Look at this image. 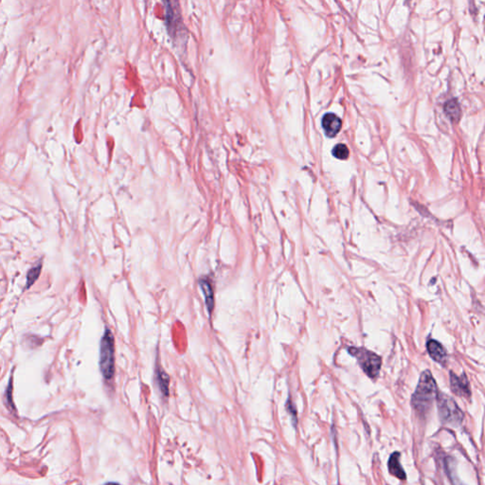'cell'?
I'll list each match as a JSON object with an SVG mask.
<instances>
[{
    "mask_svg": "<svg viewBox=\"0 0 485 485\" xmlns=\"http://www.w3.org/2000/svg\"><path fill=\"white\" fill-rule=\"evenodd\" d=\"M199 284L203 291L208 312L212 314V310L214 308V294H213L212 282L208 278H202L199 280Z\"/></svg>",
    "mask_w": 485,
    "mask_h": 485,
    "instance_id": "obj_10",
    "label": "cell"
},
{
    "mask_svg": "<svg viewBox=\"0 0 485 485\" xmlns=\"http://www.w3.org/2000/svg\"><path fill=\"white\" fill-rule=\"evenodd\" d=\"M321 125L328 138H334L341 129L342 122L339 117L334 113H327L321 120Z\"/></svg>",
    "mask_w": 485,
    "mask_h": 485,
    "instance_id": "obj_7",
    "label": "cell"
},
{
    "mask_svg": "<svg viewBox=\"0 0 485 485\" xmlns=\"http://www.w3.org/2000/svg\"><path fill=\"white\" fill-rule=\"evenodd\" d=\"M450 387L452 392L458 396L471 397L470 385L465 374L458 376L457 374L450 372Z\"/></svg>",
    "mask_w": 485,
    "mask_h": 485,
    "instance_id": "obj_6",
    "label": "cell"
},
{
    "mask_svg": "<svg viewBox=\"0 0 485 485\" xmlns=\"http://www.w3.org/2000/svg\"><path fill=\"white\" fill-rule=\"evenodd\" d=\"M438 393L437 384L431 372L428 370H424L420 376L419 383L411 399V404L417 413L426 414L432 406L433 402L437 399Z\"/></svg>",
    "mask_w": 485,
    "mask_h": 485,
    "instance_id": "obj_1",
    "label": "cell"
},
{
    "mask_svg": "<svg viewBox=\"0 0 485 485\" xmlns=\"http://www.w3.org/2000/svg\"><path fill=\"white\" fill-rule=\"evenodd\" d=\"M115 343L112 332L106 328L100 346V369L105 379L113 378L115 373Z\"/></svg>",
    "mask_w": 485,
    "mask_h": 485,
    "instance_id": "obj_2",
    "label": "cell"
},
{
    "mask_svg": "<svg viewBox=\"0 0 485 485\" xmlns=\"http://www.w3.org/2000/svg\"><path fill=\"white\" fill-rule=\"evenodd\" d=\"M156 380L159 386L161 393L164 396H169V385H170V377L165 370L158 367L156 370Z\"/></svg>",
    "mask_w": 485,
    "mask_h": 485,
    "instance_id": "obj_11",
    "label": "cell"
},
{
    "mask_svg": "<svg viewBox=\"0 0 485 485\" xmlns=\"http://www.w3.org/2000/svg\"><path fill=\"white\" fill-rule=\"evenodd\" d=\"M444 110L453 121H457L460 116L459 104L457 103L456 100H451L449 102H447L444 106Z\"/></svg>",
    "mask_w": 485,
    "mask_h": 485,
    "instance_id": "obj_12",
    "label": "cell"
},
{
    "mask_svg": "<svg viewBox=\"0 0 485 485\" xmlns=\"http://www.w3.org/2000/svg\"><path fill=\"white\" fill-rule=\"evenodd\" d=\"M437 401L439 416L442 423L452 426H457L462 423L464 414L451 397L439 392Z\"/></svg>",
    "mask_w": 485,
    "mask_h": 485,
    "instance_id": "obj_3",
    "label": "cell"
},
{
    "mask_svg": "<svg viewBox=\"0 0 485 485\" xmlns=\"http://www.w3.org/2000/svg\"><path fill=\"white\" fill-rule=\"evenodd\" d=\"M166 7V24L170 35L173 39H177V36H182L184 34L183 23L179 9V4L177 2H165Z\"/></svg>",
    "mask_w": 485,
    "mask_h": 485,
    "instance_id": "obj_5",
    "label": "cell"
},
{
    "mask_svg": "<svg viewBox=\"0 0 485 485\" xmlns=\"http://www.w3.org/2000/svg\"><path fill=\"white\" fill-rule=\"evenodd\" d=\"M105 485H120V484H119V483H116V482H108V483H106V484H105Z\"/></svg>",
    "mask_w": 485,
    "mask_h": 485,
    "instance_id": "obj_16",
    "label": "cell"
},
{
    "mask_svg": "<svg viewBox=\"0 0 485 485\" xmlns=\"http://www.w3.org/2000/svg\"><path fill=\"white\" fill-rule=\"evenodd\" d=\"M348 352L357 359L363 371L370 377L375 378L379 374L381 368V357L376 353L370 352L364 348L349 347Z\"/></svg>",
    "mask_w": 485,
    "mask_h": 485,
    "instance_id": "obj_4",
    "label": "cell"
},
{
    "mask_svg": "<svg viewBox=\"0 0 485 485\" xmlns=\"http://www.w3.org/2000/svg\"><path fill=\"white\" fill-rule=\"evenodd\" d=\"M332 154L333 156L335 157V159H341V160H345V159H348L349 158V149L348 147L345 145V144H342V143H338L336 144L335 147L333 148L332 150Z\"/></svg>",
    "mask_w": 485,
    "mask_h": 485,
    "instance_id": "obj_13",
    "label": "cell"
},
{
    "mask_svg": "<svg viewBox=\"0 0 485 485\" xmlns=\"http://www.w3.org/2000/svg\"><path fill=\"white\" fill-rule=\"evenodd\" d=\"M41 265H37L34 266L27 275V288L31 287L39 278V275L41 273Z\"/></svg>",
    "mask_w": 485,
    "mask_h": 485,
    "instance_id": "obj_14",
    "label": "cell"
},
{
    "mask_svg": "<svg viewBox=\"0 0 485 485\" xmlns=\"http://www.w3.org/2000/svg\"><path fill=\"white\" fill-rule=\"evenodd\" d=\"M286 408H287V411L291 414L292 418L294 420V423L296 424L297 423V412L295 410V407L293 406V404L291 403L290 400L287 401V405H286Z\"/></svg>",
    "mask_w": 485,
    "mask_h": 485,
    "instance_id": "obj_15",
    "label": "cell"
},
{
    "mask_svg": "<svg viewBox=\"0 0 485 485\" xmlns=\"http://www.w3.org/2000/svg\"><path fill=\"white\" fill-rule=\"evenodd\" d=\"M426 348H427V352L429 353L430 357L432 358L434 361L440 363L441 365L445 364L446 353H445L443 347L441 346L440 342L430 339L426 344Z\"/></svg>",
    "mask_w": 485,
    "mask_h": 485,
    "instance_id": "obj_8",
    "label": "cell"
},
{
    "mask_svg": "<svg viewBox=\"0 0 485 485\" xmlns=\"http://www.w3.org/2000/svg\"><path fill=\"white\" fill-rule=\"evenodd\" d=\"M400 457L401 455L399 452H393L391 454V456L388 459V471L392 476H396L399 479L405 480L406 478V474L400 463Z\"/></svg>",
    "mask_w": 485,
    "mask_h": 485,
    "instance_id": "obj_9",
    "label": "cell"
}]
</instances>
